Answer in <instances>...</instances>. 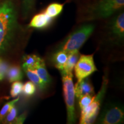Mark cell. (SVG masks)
I'll list each match as a JSON object with an SVG mask.
<instances>
[{"label": "cell", "mask_w": 124, "mask_h": 124, "mask_svg": "<svg viewBox=\"0 0 124 124\" xmlns=\"http://www.w3.org/2000/svg\"><path fill=\"white\" fill-rule=\"evenodd\" d=\"M44 60L39 56L34 54L25 55L23 56V67H27L34 70L38 66L41 64Z\"/></svg>", "instance_id": "13"}, {"label": "cell", "mask_w": 124, "mask_h": 124, "mask_svg": "<svg viewBox=\"0 0 124 124\" xmlns=\"http://www.w3.org/2000/svg\"><path fill=\"white\" fill-rule=\"evenodd\" d=\"M107 25L102 36L101 46L111 48H122L124 41V12L116 15Z\"/></svg>", "instance_id": "4"}, {"label": "cell", "mask_w": 124, "mask_h": 124, "mask_svg": "<svg viewBox=\"0 0 124 124\" xmlns=\"http://www.w3.org/2000/svg\"><path fill=\"white\" fill-rule=\"evenodd\" d=\"M80 55V54L79 50L72 51L68 54V58L65 65L64 69L63 71L60 72V73L72 74L74 67L77 64Z\"/></svg>", "instance_id": "12"}, {"label": "cell", "mask_w": 124, "mask_h": 124, "mask_svg": "<svg viewBox=\"0 0 124 124\" xmlns=\"http://www.w3.org/2000/svg\"><path fill=\"white\" fill-rule=\"evenodd\" d=\"M36 0H22L21 10L24 19H26L35 9Z\"/></svg>", "instance_id": "18"}, {"label": "cell", "mask_w": 124, "mask_h": 124, "mask_svg": "<svg viewBox=\"0 0 124 124\" xmlns=\"http://www.w3.org/2000/svg\"><path fill=\"white\" fill-rule=\"evenodd\" d=\"M68 58V54L62 51H56L51 55V61L54 67L60 72L64 70Z\"/></svg>", "instance_id": "11"}, {"label": "cell", "mask_w": 124, "mask_h": 124, "mask_svg": "<svg viewBox=\"0 0 124 124\" xmlns=\"http://www.w3.org/2000/svg\"><path fill=\"white\" fill-rule=\"evenodd\" d=\"M64 8V4L54 2L50 4L45 9L44 12L49 17L55 18L62 13Z\"/></svg>", "instance_id": "16"}, {"label": "cell", "mask_w": 124, "mask_h": 124, "mask_svg": "<svg viewBox=\"0 0 124 124\" xmlns=\"http://www.w3.org/2000/svg\"><path fill=\"white\" fill-rule=\"evenodd\" d=\"M36 86L31 81H28L24 85H23V93L27 97L33 95L36 92Z\"/></svg>", "instance_id": "22"}, {"label": "cell", "mask_w": 124, "mask_h": 124, "mask_svg": "<svg viewBox=\"0 0 124 124\" xmlns=\"http://www.w3.org/2000/svg\"><path fill=\"white\" fill-rule=\"evenodd\" d=\"M94 97V95H90L86 94L83 96H82L79 98V106L80 110L86 108L90 104Z\"/></svg>", "instance_id": "23"}, {"label": "cell", "mask_w": 124, "mask_h": 124, "mask_svg": "<svg viewBox=\"0 0 124 124\" xmlns=\"http://www.w3.org/2000/svg\"><path fill=\"white\" fill-rule=\"evenodd\" d=\"M52 18L48 16L45 12H41L36 14L31 20L28 28H35L37 29H44L48 28L53 21Z\"/></svg>", "instance_id": "9"}, {"label": "cell", "mask_w": 124, "mask_h": 124, "mask_svg": "<svg viewBox=\"0 0 124 124\" xmlns=\"http://www.w3.org/2000/svg\"><path fill=\"white\" fill-rule=\"evenodd\" d=\"M18 29V11L15 0H1L0 1V54L11 46Z\"/></svg>", "instance_id": "1"}, {"label": "cell", "mask_w": 124, "mask_h": 124, "mask_svg": "<svg viewBox=\"0 0 124 124\" xmlns=\"http://www.w3.org/2000/svg\"><path fill=\"white\" fill-rule=\"evenodd\" d=\"M23 84L22 82L18 81L13 82L11 86L10 90V95L12 98L17 97L19 94L23 91Z\"/></svg>", "instance_id": "20"}, {"label": "cell", "mask_w": 124, "mask_h": 124, "mask_svg": "<svg viewBox=\"0 0 124 124\" xmlns=\"http://www.w3.org/2000/svg\"><path fill=\"white\" fill-rule=\"evenodd\" d=\"M95 28V25L94 23H85L80 25L71 31L66 38L55 46L53 52L62 51L69 54L72 51L79 50Z\"/></svg>", "instance_id": "3"}, {"label": "cell", "mask_w": 124, "mask_h": 124, "mask_svg": "<svg viewBox=\"0 0 124 124\" xmlns=\"http://www.w3.org/2000/svg\"><path fill=\"white\" fill-rule=\"evenodd\" d=\"M98 115L95 120L97 124H122L124 121V106L120 103H108L105 105Z\"/></svg>", "instance_id": "7"}, {"label": "cell", "mask_w": 124, "mask_h": 124, "mask_svg": "<svg viewBox=\"0 0 124 124\" xmlns=\"http://www.w3.org/2000/svg\"><path fill=\"white\" fill-rule=\"evenodd\" d=\"M108 83V74L105 72L102 78L101 89L97 94L94 95L92 102L87 107L81 110L79 124H91L95 122L96 119L100 112L102 101L106 94Z\"/></svg>", "instance_id": "5"}, {"label": "cell", "mask_w": 124, "mask_h": 124, "mask_svg": "<svg viewBox=\"0 0 124 124\" xmlns=\"http://www.w3.org/2000/svg\"><path fill=\"white\" fill-rule=\"evenodd\" d=\"M63 83V96L67 110V123L73 124L77 122L75 111V93L73 82V74L61 73Z\"/></svg>", "instance_id": "6"}, {"label": "cell", "mask_w": 124, "mask_h": 124, "mask_svg": "<svg viewBox=\"0 0 124 124\" xmlns=\"http://www.w3.org/2000/svg\"><path fill=\"white\" fill-rule=\"evenodd\" d=\"M74 87L75 97L78 99L86 94L95 95L94 87L89 77H87L79 82H77Z\"/></svg>", "instance_id": "10"}, {"label": "cell", "mask_w": 124, "mask_h": 124, "mask_svg": "<svg viewBox=\"0 0 124 124\" xmlns=\"http://www.w3.org/2000/svg\"><path fill=\"white\" fill-rule=\"evenodd\" d=\"M124 6V0H95L81 8L79 20L86 22L109 18Z\"/></svg>", "instance_id": "2"}, {"label": "cell", "mask_w": 124, "mask_h": 124, "mask_svg": "<svg viewBox=\"0 0 124 124\" xmlns=\"http://www.w3.org/2000/svg\"><path fill=\"white\" fill-rule=\"evenodd\" d=\"M74 74L77 82L89 77L98 71L94 60V54L90 55H81L74 67Z\"/></svg>", "instance_id": "8"}, {"label": "cell", "mask_w": 124, "mask_h": 124, "mask_svg": "<svg viewBox=\"0 0 124 124\" xmlns=\"http://www.w3.org/2000/svg\"><path fill=\"white\" fill-rule=\"evenodd\" d=\"M17 110L15 107V105L12 107V108L8 113L4 120H3L2 123L4 124H15L16 118L17 116Z\"/></svg>", "instance_id": "21"}, {"label": "cell", "mask_w": 124, "mask_h": 124, "mask_svg": "<svg viewBox=\"0 0 124 124\" xmlns=\"http://www.w3.org/2000/svg\"><path fill=\"white\" fill-rule=\"evenodd\" d=\"M7 75L9 82H13L21 80L23 77L21 67L17 65L9 67Z\"/></svg>", "instance_id": "17"}, {"label": "cell", "mask_w": 124, "mask_h": 124, "mask_svg": "<svg viewBox=\"0 0 124 124\" xmlns=\"http://www.w3.org/2000/svg\"><path fill=\"white\" fill-rule=\"evenodd\" d=\"M34 70L35 71V72H36L40 79L42 81L45 89H46L52 82V78L46 70L44 61H43Z\"/></svg>", "instance_id": "14"}, {"label": "cell", "mask_w": 124, "mask_h": 124, "mask_svg": "<svg viewBox=\"0 0 124 124\" xmlns=\"http://www.w3.org/2000/svg\"><path fill=\"white\" fill-rule=\"evenodd\" d=\"M18 100H19V97H17L15 98V99H14V100L6 103L3 106L2 108H1V111H0V122H2L3 120L7 116L8 113L9 112L12 107L15 106L16 103L18 101Z\"/></svg>", "instance_id": "19"}, {"label": "cell", "mask_w": 124, "mask_h": 124, "mask_svg": "<svg viewBox=\"0 0 124 124\" xmlns=\"http://www.w3.org/2000/svg\"><path fill=\"white\" fill-rule=\"evenodd\" d=\"M26 117H27V113H24L23 114H21L19 117H17L15 123L17 124H21L24 123V122L25 120Z\"/></svg>", "instance_id": "25"}, {"label": "cell", "mask_w": 124, "mask_h": 124, "mask_svg": "<svg viewBox=\"0 0 124 124\" xmlns=\"http://www.w3.org/2000/svg\"><path fill=\"white\" fill-rule=\"evenodd\" d=\"M8 69L9 65L7 62L0 57V81L4 79Z\"/></svg>", "instance_id": "24"}, {"label": "cell", "mask_w": 124, "mask_h": 124, "mask_svg": "<svg viewBox=\"0 0 124 124\" xmlns=\"http://www.w3.org/2000/svg\"><path fill=\"white\" fill-rule=\"evenodd\" d=\"M23 69L25 73L27 75V77L30 80V81L33 83L39 89H40L41 91H44L46 89L42 81L40 79L39 77L36 72H35V70L29 69L27 67H23Z\"/></svg>", "instance_id": "15"}]
</instances>
